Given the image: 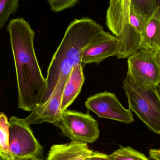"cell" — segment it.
Here are the masks:
<instances>
[{"label": "cell", "mask_w": 160, "mask_h": 160, "mask_svg": "<svg viewBox=\"0 0 160 160\" xmlns=\"http://www.w3.org/2000/svg\"><path fill=\"white\" fill-rule=\"evenodd\" d=\"M15 63L18 93V108L32 112L42 103L46 80L36 56L35 32L23 18L13 19L7 26Z\"/></svg>", "instance_id": "obj_1"}, {"label": "cell", "mask_w": 160, "mask_h": 160, "mask_svg": "<svg viewBox=\"0 0 160 160\" xmlns=\"http://www.w3.org/2000/svg\"><path fill=\"white\" fill-rule=\"evenodd\" d=\"M103 31L101 25L88 18L76 19L69 24L48 68L46 92L41 103L50 96L59 78L68 79L72 68L81 63L85 48Z\"/></svg>", "instance_id": "obj_2"}, {"label": "cell", "mask_w": 160, "mask_h": 160, "mask_svg": "<svg viewBox=\"0 0 160 160\" xmlns=\"http://www.w3.org/2000/svg\"><path fill=\"white\" fill-rule=\"evenodd\" d=\"M123 85L127 97L129 110L134 112L150 131L160 134L159 87L139 86L127 76L123 81Z\"/></svg>", "instance_id": "obj_3"}, {"label": "cell", "mask_w": 160, "mask_h": 160, "mask_svg": "<svg viewBox=\"0 0 160 160\" xmlns=\"http://www.w3.org/2000/svg\"><path fill=\"white\" fill-rule=\"evenodd\" d=\"M127 76L142 87H160V49L141 48L128 58Z\"/></svg>", "instance_id": "obj_4"}, {"label": "cell", "mask_w": 160, "mask_h": 160, "mask_svg": "<svg viewBox=\"0 0 160 160\" xmlns=\"http://www.w3.org/2000/svg\"><path fill=\"white\" fill-rule=\"evenodd\" d=\"M71 142L85 144L95 142L100 136L98 122L88 112L63 111L61 121L56 125Z\"/></svg>", "instance_id": "obj_5"}, {"label": "cell", "mask_w": 160, "mask_h": 160, "mask_svg": "<svg viewBox=\"0 0 160 160\" xmlns=\"http://www.w3.org/2000/svg\"><path fill=\"white\" fill-rule=\"evenodd\" d=\"M9 149L15 160L42 155L43 148L33 134L29 125L23 119L16 117L9 121Z\"/></svg>", "instance_id": "obj_6"}, {"label": "cell", "mask_w": 160, "mask_h": 160, "mask_svg": "<svg viewBox=\"0 0 160 160\" xmlns=\"http://www.w3.org/2000/svg\"><path fill=\"white\" fill-rule=\"evenodd\" d=\"M85 106L100 118L111 119L127 124L134 121L132 112L124 107L114 93L105 91L95 94L87 99Z\"/></svg>", "instance_id": "obj_7"}, {"label": "cell", "mask_w": 160, "mask_h": 160, "mask_svg": "<svg viewBox=\"0 0 160 160\" xmlns=\"http://www.w3.org/2000/svg\"><path fill=\"white\" fill-rule=\"evenodd\" d=\"M67 79L59 78L55 88L48 99L36 107L24 122L29 125L40 123H51L56 126L61 121L63 111L61 108L62 95Z\"/></svg>", "instance_id": "obj_8"}, {"label": "cell", "mask_w": 160, "mask_h": 160, "mask_svg": "<svg viewBox=\"0 0 160 160\" xmlns=\"http://www.w3.org/2000/svg\"><path fill=\"white\" fill-rule=\"evenodd\" d=\"M118 45L117 37L103 31L88 44L83 53L81 63L99 65L106 58L116 56Z\"/></svg>", "instance_id": "obj_9"}, {"label": "cell", "mask_w": 160, "mask_h": 160, "mask_svg": "<svg viewBox=\"0 0 160 160\" xmlns=\"http://www.w3.org/2000/svg\"><path fill=\"white\" fill-rule=\"evenodd\" d=\"M93 152L87 144L71 142L53 145L46 160H85Z\"/></svg>", "instance_id": "obj_10"}, {"label": "cell", "mask_w": 160, "mask_h": 160, "mask_svg": "<svg viewBox=\"0 0 160 160\" xmlns=\"http://www.w3.org/2000/svg\"><path fill=\"white\" fill-rule=\"evenodd\" d=\"M85 77L83 72L81 63L72 68L66 82L62 95L61 108L62 111L67 109L75 101L80 92Z\"/></svg>", "instance_id": "obj_11"}, {"label": "cell", "mask_w": 160, "mask_h": 160, "mask_svg": "<svg viewBox=\"0 0 160 160\" xmlns=\"http://www.w3.org/2000/svg\"><path fill=\"white\" fill-rule=\"evenodd\" d=\"M118 38L116 56L118 59H126L140 49V35L129 24H124Z\"/></svg>", "instance_id": "obj_12"}, {"label": "cell", "mask_w": 160, "mask_h": 160, "mask_svg": "<svg viewBox=\"0 0 160 160\" xmlns=\"http://www.w3.org/2000/svg\"><path fill=\"white\" fill-rule=\"evenodd\" d=\"M140 39V49H160V8L147 22Z\"/></svg>", "instance_id": "obj_13"}, {"label": "cell", "mask_w": 160, "mask_h": 160, "mask_svg": "<svg viewBox=\"0 0 160 160\" xmlns=\"http://www.w3.org/2000/svg\"><path fill=\"white\" fill-rule=\"evenodd\" d=\"M125 24L124 0H110L106 15V25L114 35L118 37Z\"/></svg>", "instance_id": "obj_14"}, {"label": "cell", "mask_w": 160, "mask_h": 160, "mask_svg": "<svg viewBox=\"0 0 160 160\" xmlns=\"http://www.w3.org/2000/svg\"><path fill=\"white\" fill-rule=\"evenodd\" d=\"M130 6L134 12L147 22L160 8V0H130Z\"/></svg>", "instance_id": "obj_15"}, {"label": "cell", "mask_w": 160, "mask_h": 160, "mask_svg": "<svg viewBox=\"0 0 160 160\" xmlns=\"http://www.w3.org/2000/svg\"><path fill=\"white\" fill-rule=\"evenodd\" d=\"M0 156L7 160H15L9 149V122L4 113H0Z\"/></svg>", "instance_id": "obj_16"}, {"label": "cell", "mask_w": 160, "mask_h": 160, "mask_svg": "<svg viewBox=\"0 0 160 160\" xmlns=\"http://www.w3.org/2000/svg\"><path fill=\"white\" fill-rule=\"evenodd\" d=\"M109 156L113 160H150L144 154L134 148L121 145Z\"/></svg>", "instance_id": "obj_17"}, {"label": "cell", "mask_w": 160, "mask_h": 160, "mask_svg": "<svg viewBox=\"0 0 160 160\" xmlns=\"http://www.w3.org/2000/svg\"><path fill=\"white\" fill-rule=\"evenodd\" d=\"M19 0H0V29L18 8Z\"/></svg>", "instance_id": "obj_18"}, {"label": "cell", "mask_w": 160, "mask_h": 160, "mask_svg": "<svg viewBox=\"0 0 160 160\" xmlns=\"http://www.w3.org/2000/svg\"><path fill=\"white\" fill-rule=\"evenodd\" d=\"M146 22L147 21L137 15L131 8H130L128 23L133 27L139 35L143 31Z\"/></svg>", "instance_id": "obj_19"}, {"label": "cell", "mask_w": 160, "mask_h": 160, "mask_svg": "<svg viewBox=\"0 0 160 160\" xmlns=\"http://www.w3.org/2000/svg\"><path fill=\"white\" fill-rule=\"evenodd\" d=\"M80 0H48L51 9L55 12H60L74 6Z\"/></svg>", "instance_id": "obj_20"}, {"label": "cell", "mask_w": 160, "mask_h": 160, "mask_svg": "<svg viewBox=\"0 0 160 160\" xmlns=\"http://www.w3.org/2000/svg\"><path fill=\"white\" fill-rule=\"evenodd\" d=\"M85 160H113L109 155L99 152H93V154Z\"/></svg>", "instance_id": "obj_21"}, {"label": "cell", "mask_w": 160, "mask_h": 160, "mask_svg": "<svg viewBox=\"0 0 160 160\" xmlns=\"http://www.w3.org/2000/svg\"><path fill=\"white\" fill-rule=\"evenodd\" d=\"M130 6V0H124V17L125 24L128 23Z\"/></svg>", "instance_id": "obj_22"}, {"label": "cell", "mask_w": 160, "mask_h": 160, "mask_svg": "<svg viewBox=\"0 0 160 160\" xmlns=\"http://www.w3.org/2000/svg\"><path fill=\"white\" fill-rule=\"evenodd\" d=\"M150 158L154 160H160V149H151L149 151Z\"/></svg>", "instance_id": "obj_23"}, {"label": "cell", "mask_w": 160, "mask_h": 160, "mask_svg": "<svg viewBox=\"0 0 160 160\" xmlns=\"http://www.w3.org/2000/svg\"><path fill=\"white\" fill-rule=\"evenodd\" d=\"M18 160H40L38 158L34 157H30L28 158H24L20 159Z\"/></svg>", "instance_id": "obj_24"}, {"label": "cell", "mask_w": 160, "mask_h": 160, "mask_svg": "<svg viewBox=\"0 0 160 160\" xmlns=\"http://www.w3.org/2000/svg\"><path fill=\"white\" fill-rule=\"evenodd\" d=\"M0 160H7L5 159L4 158H2V157H1V156H0Z\"/></svg>", "instance_id": "obj_25"}]
</instances>
